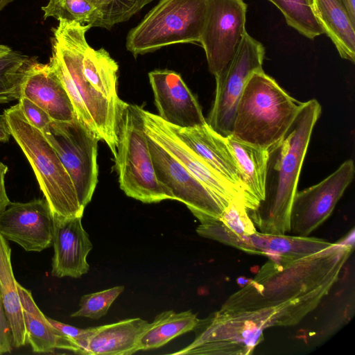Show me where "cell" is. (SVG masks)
Instances as JSON below:
<instances>
[{"instance_id": "obj_1", "label": "cell", "mask_w": 355, "mask_h": 355, "mask_svg": "<svg viewBox=\"0 0 355 355\" xmlns=\"http://www.w3.org/2000/svg\"><path fill=\"white\" fill-rule=\"evenodd\" d=\"M352 251L343 241L298 259H269L220 309L261 311L271 315L274 327L295 325L328 295Z\"/></svg>"}, {"instance_id": "obj_2", "label": "cell", "mask_w": 355, "mask_h": 355, "mask_svg": "<svg viewBox=\"0 0 355 355\" xmlns=\"http://www.w3.org/2000/svg\"><path fill=\"white\" fill-rule=\"evenodd\" d=\"M321 112L316 99L303 103L286 134L268 148L264 198L248 213L260 232L286 234L291 232L292 202L311 134Z\"/></svg>"}, {"instance_id": "obj_3", "label": "cell", "mask_w": 355, "mask_h": 355, "mask_svg": "<svg viewBox=\"0 0 355 355\" xmlns=\"http://www.w3.org/2000/svg\"><path fill=\"white\" fill-rule=\"evenodd\" d=\"M52 28L51 57L55 72L73 104L76 117L116 154L119 121L127 103H116L98 92L85 78L83 61L89 46L86 33L90 25L58 20Z\"/></svg>"}, {"instance_id": "obj_4", "label": "cell", "mask_w": 355, "mask_h": 355, "mask_svg": "<svg viewBox=\"0 0 355 355\" xmlns=\"http://www.w3.org/2000/svg\"><path fill=\"white\" fill-rule=\"evenodd\" d=\"M302 104L263 70L257 71L249 78L239 98L232 136L268 148L286 134Z\"/></svg>"}, {"instance_id": "obj_5", "label": "cell", "mask_w": 355, "mask_h": 355, "mask_svg": "<svg viewBox=\"0 0 355 355\" xmlns=\"http://www.w3.org/2000/svg\"><path fill=\"white\" fill-rule=\"evenodd\" d=\"M11 136L29 162L44 198L55 218L82 216L71 179L44 134L32 125L17 104L4 110Z\"/></svg>"}, {"instance_id": "obj_6", "label": "cell", "mask_w": 355, "mask_h": 355, "mask_svg": "<svg viewBox=\"0 0 355 355\" xmlns=\"http://www.w3.org/2000/svg\"><path fill=\"white\" fill-rule=\"evenodd\" d=\"M114 159L120 188L128 196L144 203L173 200L156 177L138 105L127 104L123 110Z\"/></svg>"}, {"instance_id": "obj_7", "label": "cell", "mask_w": 355, "mask_h": 355, "mask_svg": "<svg viewBox=\"0 0 355 355\" xmlns=\"http://www.w3.org/2000/svg\"><path fill=\"white\" fill-rule=\"evenodd\" d=\"M207 0H159L126 37L135 58L177 44L199 43Z\"/></svg>"}, {"instance_id": "obj_8", "label": "cell", "mask_w": 355, "mask_h": 355, "mask_svg": "<svg viewBox=\"0 0 355 355\" xmlns=\"http://www.w3.org/2000/svg\"><path fill=\"white\" fill-rule=\"evenodd\" d=\"M266 322L255 311L219 309L199 320L192 343L175 355L251 354L263 340Z\"/></svg>"}, {"instance_id": "obj_9", "label": "cell", "mask_w": 355, "mask_h": 355, "mask_svg": "<svg viewBox=\"0 0 355 355\" xmlns=\"http://www.w3.org/2000/svg\"><path fill=\"white\" fill-rule=\"evenodd\" d=\"M42 133L69 175L80 205L85 209L98 183L100 140L76 116L68 121L52 120Z\"/></svg>"}, {"instance_id": "obj_10", "label": "cell", "mask_w": 355, "mask_h": 355, "mask_svg": "<svg viewBox=\"0 0 355 355\" xmlns=\"http://www.w3.org/2000/svg\"><path fill=\"white\" fill-rule=\"evenodd\" d=\"M263 44L247 31L232 59L216 78L215 98L207 124L223 137L232 135L239 98L250 76L262 71Z\"/></svg>"}, {"instance_id": "obj_11", "label": "cell", "mask_w": 355, "mask_h": 355, "mask_svg": "<svg viewBox=\"0 0 355 355\" xmlns=\"http://www.w3.org/2000/svg\"><path fill=\"white\" fill-rule=\"evenodd\" d=\"M243 0H207L200 44L209 71L218 76L234 57L246 32Z\"/></svg>"}, {"instance_id": "obj_12", "label": "cell", "mask_w": 355, "mask_h": 355, "mask_svg": "<svg viewBox=\"0 0 355 355\" xmlns=\"http://www.w3.org/2000/svg\"><path fill=\"white\" fill-rule=\"evenodd\" d=\"M147 140L156 177L173 200L184 203L200 222L219 219L227 207L222 201L148 135Z\"/></svg>"}, {"instance_id": "obj_13", "label": "cell", "mask_w": 355, "mask_h": 355, "mask_svg": "<svg viewBox=\"0 0 355 355\" xmlns=\"http://www.w3.org/2000/svg\"><path fill=\"white\" fill-rule=\"evenodd\" d=\"M354 173V162L347 159L317 184L297 191L291 209L292 235L308 236L320 226L332 214Z\"/></svg>"}, {"instance_id": "obj_14", "label": "cell", "mask_w": 355, "mask_h": 355, "mask_svg": "<svg viewBox=\"0 0 355 355\" xmlns=\"http://www.w3.org/2000/svg\"><path fill=\"white\" fill-rule=\"evenodd\" d=\"M54 216L46 200L10 202L0 214V234L26 252H41L53 245Z\"/></svg>"}, {"instance_id": "obj_15", "label": "cell", "mask_w": 355, "mask_h": 355, "mask_svg": "<svg viewBox=\"0 0 355 355\" xmlns=\"http://www.w3.org/2000/svg\"><path fill=\"white\" fill-rule=\"evenodd\" d=\"M139 112L146 135L178 160L226 207L234 200L240 201L244 205L241 196L189 148L166 122L157 114H153L140 106Z\"/></svg>"}, {"instance_id": "obj_16", "label": "cell", "mask_w": 355, "mask_h": 355, "mask_svg": "<svg viewBox=\"0 0 355 355\" xmlns=\"http://www.w3.org/2000/svg\"><path fill=\"white\" fill-rule=\"evenodd\" d=\"M158 116L178 128H193L206 124L201 106L182 76L168 69L148 73Z\"/></svg>"}, {"instance_id": "obj_17", "label": "cell", "mask_w": 355, "mask_h": 355, "mask_svg": "<svg viewBox=\"0 0 355 355\" xmlns=\"http://www.w3.org/2000/svg\"><path fill=\"white\" fill-rule=\"evenodd\" d=\"M168 124L189 148L241 196L247 212L250 211L252 206L226 137L214 132L207 123L193 128Z\"/></svg>"}, {"instance_id": "obj_18", "label": "cell", "mask_w": 355, "mask_h": 355, "mask_svg": "<svg viewBox=\"0 0 355 355\" xmlns=\"http://www.w3.org/2000/svg\"><path fill=\"white\" fill-rule=\"evenodd\" d=\"M82 216L54 217L51 275L80 278L89 269L87 257L93 245L82 225Z\"/></svg>"}, {"instance_id": "obj_19", "label": "cell", "mask_w": 355, "mask_h": 355, "mask_svg": "<svg viewBox=\"0 0 355 355\" xmlns=\"http://www.w3.org/2000/svg\"><path fill=\"white\" fill-rule=\"evenodd\" d=\"M25 96L44 110L53 121H68L76 116L71 101L51 65L30 58L21 87Z\"/></svg>"}, {"instance_id": "obj_20", "label": "cell", "mask_w": 355, "mask_h": 355, "mask_svg": "<svg viewBox=\"0 0 355 355\" xmlns=\"http://www.w3.org/2000/svg\"><path fill=\"white\" fill-rule=\"evenodd\" d=\"M140 318L90 327L83 342L80 354L129 355L140 351V339L149 326Z\"/></svg>"}, {"instance_id": "obj_21", "label": "cell", "mask_w": 355, "mask_h": 355, "mask_svg": "<svg viewBox=\"0 0 355 355\" xmlns=\"http://www.w3.org/2000/svg\"><path fill=\"white\" fill-rule=\"evenodd\" d=\"M26 332V343L35 353H53L55 349L79 353L76 343L55 328L35 304L31 291L17 283Z\"/></svg>"}, {"instance_id": "obj_22", "label": "cell", "mask_w": 355, "mask_h": 355, "mask_svg": "<svg viewBox=\"0 0 355 355\" xmlns=\"http://www.w3.org/2000/svg\"><path fill=\"white\" fill-rule=\"evenodd\" d=\"M243 239L244 252L268 256L271 259H298L322 251L333 244L309 236L265 234L257 231Z\"/></svg>"}, {"instance_id": "obj_23", "label": "cell", "mask_w": 355, "mask_h": 355, "mask_svg": "<svg viewBox=\"0 0 355 355\" xmlns=\"http://www.w3.org/2000/svg\"><path fill=\"white\" fill-rule=\"evenodd\" d=\"M316 18L340 56L355 61V22L343 0H311Z\"/></svg>"}, {"instance_id": "obj_24", "label": "cell", "mask_w": 355, "mask_h": 355, "mask_svg": "<svg viewBox=\"0 0 355 355\" xmlns=\"http://www.w3.org/2000/svg\"><path fill=\"white\" fill-rule=\"evenodd\" d=\"M226 140L240 171L252 211L264 198L268 148L246 144L232 135L226 137Z\"/></svg>"}, {"instance_id": "obj_25", "label": "cell", "mask_w": 355, "mask_h": 355, "mask_svg": "<svg viewBox=\"0 0 355 355\" xmlns=\"http://www.w3.org/2000/svg\"><path fill=\"white\" fill-rule=\"evenodd\" d=\"M244 205L231 202L219 219L207 220L196 228L198 235L240 250L243 239L256 232Z\"/></svg>"}, {"instance_id": "obj_26", "label": "cell", "mask_w": 355, "mask_h": 355, "mask_svg": "<svg viewBox=\"0 0 355 355\" xmlns=\"http://www.w3.org/2000/svg\"><path fill=\"white\" fill-rule=\"evenodd\" d=\"M11 263V248L0 234V296L10 325L12 345L26 343V332L22 309Z\"/></svg>"}, {"instance_id": "obj_27", "label": "cell", "mask_w": 355, "mask_h": 355, "mask_svg": "<svg viewBox=\"0 0 355 355\" xmlns=\"http://www.w3.org/2000/svg\"><path fill=\"white\" fill-rule=\"evenodd\" d=\"M199 320L191 310L180 313L170 310L160 313L142 335L140 350L160 347L175 338L193 331Z\"/></svg>"}, {"instance_id": "obj_28", "label": "cell", "mask_w": 355, "mask_h": 355, "mask_svg": "<svg viewBox=\"0 0 355 355\" xmlns=\"http://www.w3.org/2000/svg\"><path fill=\"white\" fill-rule=\"evenodd\" d=\"M119 66L104 49L87 46L83 61V72L88 82L108 100L124 103L117 94Z\"/></svg>"}, {"instance_id": "obj_29", "label": "cell", "mask_w": 355, "mask_h": 355, "mask_svg": "<svg viewBox=\"0 0 355 355\" xmlns=\"http://www.w3.org/2000/svg\"><path fill=\"white\" fill-rule=\"evenodd\" d=\"M282 13L286 24L310 40L324 33L311 0H268Z\"/></svg>"}, {"instance_id": "obj_30", "label": "cell", "mask_w": 355, "mask_h": 355, "mask_svg": "<svg viewBox=\"0 0 355 355\" xmlns=\"http://www.w3.org/2000/svg\"><path fill=\"white\" fill-rule=\"evenodd\" d=\"M30 58L11 50L0 55V104L18 100L26 68Z\"/></svg>"}, {"instance_id": "obj_31", "label": "cell", "mask_w": 355, "mask_h": 355, "mask_svg": "<svg viewBox=\"0 0 355 355\" xmlns=\"http://www.w3.org/2000/svg\"><path fill=\"white\" fill-rule=\"evenodd\" d=\"M43 17L66 19L82 25L98 27L101 15L87 0H48L42 7Z\"/></svg>"}, {"instance_id": "obj_32", "label": "cell", "mask_w": 355, "mask_h": 355, "mask_svg": "<svg viewBox=\"0 0 355 355\" xmlns=\"http://www.w3.org/2000/svg\"><path fill=\"white\" fill-rule=\"evenodd\" d=\"M98 11V27L111 29L114 25L129 20L153 0H87Z\"/></svg>"}, {"instance_id": "obj_33", "label": "cell", "mask_w": 355, "mask_h": 355, "mask_svg": "<svg viewBox=\"0 0 355 355\" xmlns=\"http://www.w3.org/2000/svg\"><path fill=\"white\" fill-rule=\"evenodd\" d=\"M124 288L123 286H118L83 295L79 304L80 309L73 313L71 317L99 319L107 313L112 304Z\"/></svg>"}, {"instance_id": "obj_34", "label": "cell", "mask_w": 355, "mask_h": 355, "mask_svg": "<svg viewBox=\"0 0 355 355\" xmlns=\"http://www.w3.org/2000/svg\"><path fill=\"white\" fill-rule=\"evenodd\" d=\"M18 105L28 121L42 132L46 129L52 119L48 113L29 98L21 96Z\"/></svg>"}, {"instance_id": "obj_35", "label": "cell", "mask_w": 355, "mask_h": 355, "mask_svg": "<svg viewBox=\"0 0 355 355\" xmlns=\"http://www.w3.org/2000/svg\"><path fill=\"white\" fill-rule=\"evenodd\" d=\"M47 319L55 328H56L62 334L67 336L76 343V344L79 347L80 353V345L84 341V340L88 336L90 331V327L86 329H80L67 324L62 323L61 322L53 320L49 317H47Z\"/></svg>"}, {"instance_id": "obj_36", "label": "cell", "mask_w": 355, "mask_h": 355, "mask_svg": "<svg viewBox=\"0 0 355 355\" xmlns=\"http://www.w3.org/2000/svg\"><path fill=\"white\" fill-rule=\"evenodd\" d=\"M12 347L11 331L0 296V355L11 352Z\"/></svg>"}, {"instance_id": "obj_37", "label": "cell", "mask_w": 355, "mask_h": 355, "mask_svg": "<svg viewBox=\"0 0 355 355\" xmlns=\"http://www.w3.org/2000/svg\"><path fill=\"white\" fill-rule=\"evenodd\" d=\"M8 172V166L0 162V214L3 211L11 202L9 200L5 185V177Z\"/></svg>"}, {"instance_id": "obj_38", "label": "cell", "mask_w": 355, "mask_h": 355, "mask_svg": "<svg viewBox=\"0 0 355 355\" xmlns=\"http://www.w3.org/2000/svg\"><path fill=\"white\" fill-rule=\"evenodd\" d=\"M11 136L9 125L5 114H0V141L7 142Z\"/></svg>"}, {"instance_id": "obj_39", "label": "cell", "mask_w": 355, "mask_h": 355, "mask_svg": "<svg viewBox=\"0 0 355 355\" xmlns=\"http://www.w3.org/2000/svg\"><path fill=\"white\" fill-rule=\"evenodd\" d=\"M352 20L355 22V0H343Z\"/></svg>"}, {"instance_id": "obj_40", "label": "cell", "mask_w": 355, "mask_h": 355, "mask_svg": "<svg viewBox=\"0 0 355 355\" xmlns=\"http://www.w3.org/2000/svg\"><path fill=\"white\" fill-rule=\"evenodd\" d=\"M12 49L4 44H0V55H4L8 52H10Z\"/></svg>"}, {"instance_id": "obj_41", "label": "cell", "mask_w": 355, "mask_h": 355, "mask_svg": "<svg viewBox=\"0 0 355 355\" xmlns=\"http://www.w3.org/2000/svg\"><path fill=\"white\" fill-rule=\"evenodd\" d=\"M14 0H0V12Z\"/></svg>"}]
</instances>
